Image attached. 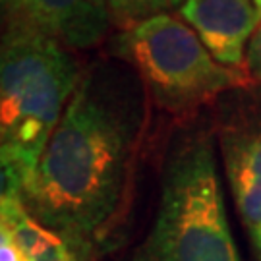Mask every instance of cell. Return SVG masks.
Returning <instances> with one entry per match:
<instances>
[{"mask_svg": "<svg viewBox=\"0 0 261 261\" xmlns=\"http://www.w3.org/2000/svg\"><path fill=\"white\" fill-rule=\"evenodd\" d=\"M145 91L140 75L112 64L84 70L21 190L28 213L77 261H93L124 213L147 122Z\"/></svg>", "mask_w": 261, "mask_h": 261, "instance_id": "obj_1", "label": "cell"}, {"mask_svg": "<svg viewBox=\"0 0 261 261\" xmlns=\"http://www.w3.org/2000/svg\"><path fill=\"white\" fill-rule=\"evenodd\" d=\"M114 261H242L226 215L215 134L190 126L172 136L149 224Z\"/></svg>", "mask_w": 261, "mask_h": 261, "instance_id": "obj_2", "label": "cell"}, {"mask_svg": "<svg viewBox=\"0 0 261 261\" xmlns=\"http://www.w3.org/2000/svg\"><path fill=\"white\" fill-rule=\"evenodd\" d=\"M84 75L70 48L41 31L12 25L0 37V153L25 182ZM25 186V184H23Z\"/></svg>", "mask_w": 261, "mask_h": 261, "instance_id": "obj_3", "label": "cell"}, {"mask_svg": "<svg viewBox=\"0 0 261 261\" xmlns=\"http://www.w3.org/2000/svg\"><path fill=\"white\" fill-rule=\"evenodd\" d=\"M153 101L172 114H190L234 89L253 85L244 70L219 64L184 19L161 14L116 37Z\"/></svg>", "mask_w": 261, "mask_h": 261, "instance_id": "obj_4", "label": "cell"}, {"mask_svg": "<svg viewBox=\"0 0 261 261\" xmlns=\"http://www.w3.org/2000/svg\"><path fill=\"white\" fill-rule=\"evenodd\" d=\"M219 103L215 140L252 259L261 261V91L234 89Z\"/></svg>", "mask_w": 261, "mask_h": 261, "instance_id": "obj_5", "label": "cell"}, {"mask_svg": "<svg viewBox=\"0 0 261 261\" xmlns=\"http://www.w3.org/2000/svg\"><path fill=\"white\" fill-rule=\"evenodd\" d=\"M0 23L35 29L84 50L107 37L112 19L105 0H0Z\"/></svg>", "mask_w": 261, "mask_h": 261, "instance_id": "obj_6", "label": "cell"}, {"mask_svg": "<svg viewBox=\"0 0 261 261\" xmlns=\"http://www.w3.org/2000/svg\"><path fill=\"white\" fill-rule=\"evenodd\" d=\"M178 14L219 64L244 70V48L261 18L255 0H184Z\"/></svg>", "mask_w": 261, "mask_h": 261, "instance_id": "obj_7", "label": "cell"}, {"mask_svg": "<svg viewBox=\"0 0 261 261\" xmlns=\"http://www.w3.org/2000/svg\"><path fill=\"white\" fill-rule=\"evenodd\" d=\"M114 25L126 29L182 6L184 0H105Z\"/></svg>", "mask_w": 261, "mask_h": 261, "instance_id": "obj_8", "label": "cell"}, {"mask_svg": "<svg viewBox=\"0 0 261 261\" xmlns=\"http://www.w3.org/2000/svg\"><path fill=\"white\" fill-rule=\"evenodd\" d=\"M25 184V172L10 161L6 155L0 153V205L12 197L21 196V190Z\"/></svg>", "mask_w": 261, "mask_h": 261, "instance_id": "obj_9", "label": "cell"}, {"mask_svg": "<svg viewBox=\"0 0 261 261\" xmlns=\"http://www.w3.org/2000/svg\"><path fill=\"white\" fill-rule=\"evenodd\" d=\"M246 72L252 77V82L261 84V18L257 28L253 31L252 39L248 43V53H246Z\"/></svg>", "mask_w": 261, "mask_h": 261, "instance_id": "obj_10", "label": "cell"}, {"mask_svg": "<svg viewBox=\"0 0 261 261\" xmlns=\"http://www.w3.org/2000/svg\"><path fill=\"white\" fill-rule=\"evenodd\" d=\"M0 261H29L14 240L10 226L0 219Z\"/></svg>", "mask_w": 261, "mask_h": 261, "instance_id": "obj_11", "label": "cell"}, {"mask_svg": "<svg viewBox=\"0 0 261 261\" xmlns=\"http://www.w3.org/2000/svg\"><path fill=\"white\" fill-rule=\"evenodd\" d=\"M255 4H257V8L261 10V0H255Z\"/></svg>", "mask_w": 261, "mask_h": 261, "instance_id": "obj_12", "label": "cell"}, {"mask_svg": "<svg viewBox=\"0 0 261 261\" xmlns=\"http://www.w3.org/2000/svg\"><path fill=\"white\" fill-rule=\"evenodd\" d=\"M0 145H2V132H0Z\"/></svg>", "mask_w": 261, "mask_h": 261, "instance_id": "obj_13", "label": "cell"}]
</instances>
